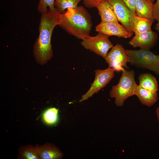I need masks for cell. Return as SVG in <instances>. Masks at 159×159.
<instances>
[{
	"instance_id": "obj_10",
	"label": "cell",
	"mask_w": 159,
	"mask_h": 159,
	"mask_svg": "<svg viewBox=\"0 0 159 159\" xmlns=\"http://www.w3.org/2000/svg\"><path fill=\"white\" fill-rule=\"evenodd\" d=\"M158 39L157 33L151 30L135 34L129 43L133 47L150 49L155 46Z\"/></svg>"
},
{
	"instance_id": "obj_26",
	"label": "cell",
	"mask_w": 159,
	"mask_h": 159,
	"mask_svg": "<svg viewBox=\"0 0 159 159\" xmlns=\"http://www.w3.org/2000/svg\"><path fill=\"white\" fill-rule=\"evenodd\" d=\"M147 0L150 1L154 4V2L156 0Z\"/></svg>"
},
{
	"instance_id": "obj_6",
	"label": "cell",
	"mask_w": 159,
	"mask_h": 159,
	"mask_svg": "<svg viewBox=\"0 0 159 159\" xmlns=\"http://www.w3.org/2000/svg\"><path fill=\"white\" fill-rule=\"evenodd\" d=\"M115 71L114 69L110 67L105 69L96 70L94 82L91 84L89 90L82 95L79 102H82L87 100L105 87L115 76Z\"/></svg>"
},
{
	"instance_id": "obj_13",
	"label": "cell",
	"mask_w": 159,
	"mask_h": 159,
	"mask_svg": "<svg viewBox=\"0 0 159 159\" xmlns=\"http://www.w3.org/2000/svg\"><path fill=\"white\" fill-rule=\"evenodd\" d=\"M96 8L100 16L101 21L119 22L113 7L107 0L101 2Z\"/></svg>"
},
{
	"instance_id": "obj_25",
	"label": "cell",
	"mask_w": 159,
	"mask_h": 159,
	"mask_svg": "<svg viewBox=\"0 0 159 159\" xmlns=\"http://www.w3.org/2000/svg\"><path fill=\"white\" fill-rule=\"evenodd\" d=\"M158 22L155 27V29L158 31L159 32V20L158 21Z\"/></svg>"
},
{
	"instance_id": "obj_1",
	"label": "cell",
	"mask_w": 159,
	"mask_h": 159,
	"mask_svg": "<svg viewBox=\"0 0 159 159\" xmlns=\"http://www.w3.org/2000/svg\"><path fill=\"white\" fill-rule=\"evenodd\" d=\"M61 14L56 10H48L41 14L39 26V35L33 47L34 57L39 63H45L53 56L51 37L54 28L60 24Z\"/></svg>"
},
{
	"instance_id": "obj_4",
	"label": "cell",
	"mask_w": 159,
	"mask_h": 159,
	"mask_svg": "<svg viewBox=\"0 0 159 159\" xmlns=\"http://www.w3.org/2000/svg\"><path fill=\"white\" fill-rule=\"evenodd\" d=\"M128 62L138 68L148 69L159 75V55L150 49L140 48L139 50L126 49Z\"/></svg>"
},
{
	"instance_id": "obj_11",
	"label": "cell",
	"mask_w": 159,
	"mask_h": 159,
	"mask_svg": "<svg viewBox=\"0 0 159 159\" xmlns=\"http://www.w3.org/2000/svg\"><path fill=\"white\" fill-rule=\"evenodd\" d=\"M35 147L40 159H61L63 157L62 152L53 144L48 143Z\"/></svg>"
},
{
	"instance_id": "obj_3",
	"label": "cell",
	"mask_w": 159,
	"mask_h": 159,
	"mask_svg": "<svg viewBox=\"0 0 159 159\" xmlns=\"http://www.w3.org/2000/svg\"><path fill=\"white\" fill-rule=\"evenodd\" d=\"M118 84L112 87L110 92V97L115 99V104L117 106H123L126 100L134 95L137 85L135 79L134 70L124 69Z\"/></svg>"
},
{
	"instance_id": "obj_18",
	"label": "cell",
	"mask_w": 159,
	"mask_h": 159,
	"mask_svg": "<svg viewBox=\"0 0 159 159\" xmlns=\"http://www.w3.org/2000/svg\"><path fill=\"white\" fill-rule=\"evenodd\" d=\"M19 156L24 159H40L35 147L32 145L23 146L19 150Z\"/></svg>"
},
{
	"instance_id": "obj_19",
	"label": "cell",
	"mask_w": 159,
	"mask_h": 159,
	"mask_svg": "<svg viewBox=\"0 0 159 159\" xmlns=\"http://www.w3.org/2000/svg\"><path fill=\"white\" fill-rule=\"evenodd\" d=\"M58 109L52 107L47 109L44 112L43 118L47 124L52 125L55 124L58 120Z\"/></svg>"
},
{
	"instance_id": "obj_14",
	"label": "cell",
	"mask_w": 159,
	"mask_h": 159,
	"mask_svg": "<svg viewBox=\"0 0 159 159\" xmlns=\"http://www.w3.org/2000/svg\"><path fill=\"white\" fill-rule=\"evenodd\" d=\"M154 4L147 0H136L135 14L137 16L147 18L153 22V16Z\"/></svg>"
},
{
	"instance_id": "obj_21",
	"label": "cell",
	"mask_w": 159,
	"mask_h": 159,
	"mask_svg": "<svg viewBox=\"0 0 159 159\" xmlns=\"http://www.w3.org/2000/svg\"><path fill=\"white\" fill-rule=\"evenodd\" d=\"M105 0H83V4L87 8H91L96 7L102 1Z\"/></svg>"
},
{
	"instance_id": "obj_16",
	"label": "cell",
	"mask_w": 159,
	"mask_h": 159,
	"mask_svg": "<svg viewBox=\"0 0 159 159\" xmlns=\"http://www.w3.org/2000/svg\"><path fill=\"white\" fill-rule=\"evenodd\" d=\"M153 23L147 18L135 15L133 21V32L136 34L150 31L152 30L151 27Z\"/></svg>"
},
{
	"instance_id": "obj_9",
	"label": "cell",
	"mask_w": 159,
	"mask_h": 159,
	"mask_svg": "<svg viewBox=\"0 0 159 159\" xmlns=\"http://www.w3.org/2000/svg\"><path fill=\"white\" fill-rule=\"evenodd\" d=\"M95 30L98 33L104 34L108 37L115 36L119 38H127L130 37L132 35L119 22L101 21L96 26Z\"/></svg>"
},
{
	"instance_id": "obj_24",
	"label": "cell",
	"mask_w": 159,
	"mask_h": 159,
	"mask_svg": "<svg viewBox=\"0 0 159 159\" xmlns=\"http://www.w3.org/2000/svg\"><path fill=\"white\" fill-rule=\"evenodd\" d=\"M156 115L158 122L159 123V106L157 107L155 110Z\"/></svg>"
},
{
	"instance_id": "obj_7",
	"label": "cell",
	"mask_w": 159,
	"mask_h": 159,
	"mask_svg": "<svg viewBox=\"0 0 159 159\" xmlns=\"http://www.w3.org/2000/svg\"><path fill=\"white\" fill-rule=\"evenodd\" d=\"M104 58L109 67L114 69L115 71H122L124 69V67L129 69L127 65L128 57L126 50L121 44H117L113 46Z\"/></svg>"
},
{
	"instance_id": "obj_23",
	"label": "cell",
	"mask_w": 159,
	"mask_h": 159,
	"mask_svg": "<svg viewBox=\"0 0 159 159\" xmlns=\"http://www.w3.org/2000/svg\"><path fill=\"white\" fill-rule=\"evenodd\" d=\"M153 16L155 20H159V0H156L155 3L154 4Z\"/></svg>"
},
{
	"instance_id": "obj_20",
	"label": "cell",
	"mask_w": 159,
	"mask_h": 159,
	"mask_svg": "<svg viewBox=\"0 0 159 159\" xmlns=\"http://www.w3.org/2000/svg\"><path fill=\"white\" fill-rule=\"evenodd\" d=\"M55 0H39L37 6L38 12L41 14L48 10L51 11H56L54 6Z\"/></svg>"
},
{
	"instance_id": "obj_2",
	"label": "cell",
	"mask_w": 159,
	"mask_h": 159,
	"mask_svg": "<svg viewBox=\"0 0 159 159\" xmlns=\"http://www.w3.org/2000/svg\"><path fill=\"white\" fill-rule=\"evenodd\" d=\"M59 26L69 34L83 40L90 35L92 27L91 16L82 6L68 8L61 14Z\"/></svg>"
},
{
	"instance_id": "obj_8",
	"label": "cell",
	"mask_w": 159,
	"mask_h": 159,
	"mask_svg": "<svg viewBox=\"0 0 159 159\" xmlns=\"http://www.w3.org/2000/svg\"><path fill=\"white\" fill-rule=\"evenodd\" d=\"M113 7L119 21L132 34L133 21L135 16L126 6L123 0H107Z\"/></svg>"
},
{
	"instance_id": "obj_15",
	"label": "cell",
	"mask_w": 159,
	"mask_h": 159,
	"mask_svg": "<svg viewBox=\"0 0 159 159\" xmlns=\"http://www.w3.org/2000/svg\"><path fill=\"white\" fill-rule=\"evenodd\" d=\"M140 87L148 90L154 92L159 90L158 85L156 78L148 73H142L138 77Z\"/></svg>"
},
{
	"instance_id": "obj_17",
	"label": "cell",
	"mask_w": 159,
	"mask_h": 159,
	"mask_svg": "<svg viewBox=\"0 0 159 159\" xmlns=\"http://www.w3.org/2000/svg\"><path fill=\"white\" fill-rule=\"evenodd\" d=\"M82 1L83 0H55L54 6L58 12L62 14L66 11V9L77 7L78 3Z\"/></svg>"
},
{
	"instance_id": "obj_12",
	"label": "cell",
	"mask_w": 159,
	"mask_h": 159,
	"mask_svg": "<svg viewBox=\"0 0 159 159\" xmlns=\"http://www.w3.org/2000/svg\"><path fill=\"white\" fill-rule=\"evenodd\" d=\"M157 92L148 90L137 85L134 95L137 96L143 105L151 107L154 105L159 99Z\"/></svg>"
},
{
	"instance_id": "obj_22",
	"label": "cell",
	"mask_w": 159,
	"mask_h": 159,
	"mask_svg": "<svg viewBox=\"0 0 159 159\" xmlns=\"http://www.w3.org/2000/svg\"><path fill=\"white\" fill-rule=\"evenodd\" d=\"M136 0H123L127 8L135 15Z\"/></svg>"
},
{
	"instance_id": "obj_5",
	"label": "cell",
	"mask_w": 159,
	"mask_h": 159,
	"mask_svg": "<svg viewBox=\"0 0 159 159\" xmlns=\"http://www.w3.org/2000/svg\"><path fill=\"white\" fill-rule=\"evenodd\" d=\"M108 37L104 34L98 33L94 37L88 36L82 40L81 44L86 49H90L104 58L109 50L113 47Z\"/></svg>"
}]
</instances>
